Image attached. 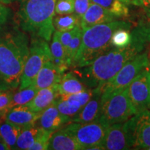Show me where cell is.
Returning <instances> with one entry per match:
<instances>
[{
  "label": "cell",
  "mask_w": 150,
  "mask_h": 150,
  "mask_svg": "<svg viewBox=\"0 0 150 150\" xmlns=\"http://www.w3.org/2000/svg\"><path fill=\"white\" fill-rule=\"evenodd\" d=\"M19 24L24 32L33 38H40L50 42L55 28L56 0H17Z\"/></svg>",
  "instance_id": "3"
},
{
  "label": "cell",
  "mask_w": 150,
  "mask_h": 150,
  "mask_svg": "<svg viewBox=\"0 0 150 150\" xmlns=\"http://www.w3.org/2000/svg\"><path fill=\"white\" fill-rule=\"evenodd\" d=\"M54 131H45L35 140L29 150H47L48 149L50 139Z\"/></svg>",
  "instance_id": "32"
},
{
  "label": "cell",
  "mask_w": 150,
  "mask_h": 150,
  "mask_svg": "<svg viewBox=\"0 0 150 150\" xmlns=\"http://www.w3.org/2000/svg\"><path fill=\"white\" fill-rule=\"evenodd\" d=\"M38 90L34 85L29 86L26 88L19 90L18 93H14L10 104V108L18 106L26 105L29 103L36 95Z\"/></svg>",
  "instance_id": "25"
},
{
  "label": "cell",
  "mask_w": 150,
  "mask_h": 150,
  "mask_svg": "<svg viewBox=\"0 0 150 150\" xmlns=\"http://www.w3.org/2000/svg\"><path fill=\"white\" fill-rule=\"evenodd\" d=\"M71 121L72 120L70 117L60 112L55 101L53 104L41 112V115L35 125L46 131H55Z\"/></svg>",
  "instance_id": "12"
},
{
  "label": "cell",
  "mask_w": 150,
  "mask_h": 150,
  "mask_svg": "<svg viewBox=\"0 0 150 150\" xmlns=\"http://www.w3.org/2000/svg\"><path fill=\"white\" fill-rule=\"evenodd\" d=\"M133 4L138 6L144 7V8H149L150 0H131Z\"/></svg>",
  "instance_id": "36"
},
{
  "label": "cell",
  "mask_w": 150,
  "mask_h": 150,
  "mask_svg": "<svg viewBox=\"0 0 150 150\" xmlns=\"http://www.w3.org/2000/svg\"><path fill=\"white\" fill-rule=\"evenodd\" d=\"M59 96L58 84H56L51 87L38 90L32 100L26 105L33 111L42 112L53 104Z\"/></svg>",
  "instance_id": "16"
},
{
  "label": "cell",
  "mask_w": 150,
  "mask_h": 150,
  "mask_svg": "<svg viewBox=\"0 0 150 150\" xmlns=\"http://www.w3.org/2000/svg\"><path fill=\"white\" fill-rule=\"evenodd\" d=\"M121 28L129 29L131 24L120 20H114L82 29L81 43L72 66L84 67L91 65L99 56L111 48L112 33Z\"/></svg>",
  "instance_id": "4"
},
{
  "label": "cell",
  "mask_w": 150,
  "mask_h": 150,
  "mask_svg": "<svg viewBox=\"0 0 150 150\" xmlns=\"http://www.w3.org/2000/svg\"><path fill=\"white\" fill-rule=\"evenodd\" d=\"M50 50H51L52 63L57 67L59 72L63 74L70 66L66 59L65 49L59 40V35L56 31H54L52 35Z\"/></svg>",
  "instance_id": "20"
},
{
  "label": "cell",
  "mask_w": 150,
  "mask_h": 150,
  "mask_svg": "<svg viewBox=\"0 0 150 150\" xmlns=\"http://www.w3.org/2000/svg\"><path fill=\"white\" fill-rule=\"evenodd\" d=\"M74 13V0H56L55 13L67 15Z\"/></svg>",
  "instance_id": "31"
},
{
  "label": "cell",
  "mask_w": 150,
  "mask_h": 150,
  "mask_svg": "<svg viewBox=\"0 0 150 150\" xmlns=\"http://www.w3.org/2000/svg\"><path fill=\"white\" fill-rule=\"evenodd\" d=\"M82 33H83V31H82V29L80 26L76 31V33L73 36L72 40H71L70 42L69 43L66 50H65L66 59L70 67L72 66L75 56H76L79 49L80 47L82 40Z\"/></svg>",
  "instance_id": "27"
},
{
  "label": "cell",
  "mask_w": 150,
  "mask_h": 150,
  "mask_svg": "<svg viewBox=\"0 0 150 150\" xmlns=\"http://www.w3.org/2000/svg\"><path fill=\"white\" fill-rule=\"evenodd\" d=\"M9 89H11V88L5 83L4 81H3L1 78H0V91H6V90H9Z\"/></svg>",
  "instance_id": "37"
},
{
  "label": "cell",
  "mask_w": 150,
  "mask_h": 150,
  "mask_svg": "<svg viewBox=\"0 0 150 150\" xmlns=\"http://www.w3.org/2000/svg\"><path fill=\"white\" fill-rule=\"evenodd\" d=\"M94 95V88H88L79 93L66 95H60L70 104L78 106L81 108L83 107L89 102Z\"/></svg>",
  "instance_id": "26"
},
{
  "label": "cell",
  "mask_w": 150,
  "mask_h": 150,
  "mask_svg": "<svg viewBox=\"0 0 150 150\" xmlns=\"http://www.w3.org/2000/svg\"><path fill=\"white\" fill-rule=\"evenodd\" d=\"M129 96L139 113L150 108V66L146 67L128 86Z\"/></svg>",
  "instance_id": "10"
},
{
  "label": "cell",
  "mask_w": 150,
  "mask_h": 150,
  "mask_svg": "<svg viewBox=\"0 0 150 150\" xmlns=\"http://www.w3.org/2000/svg\"><path fill=\"white\" fill-rule=\"evenodd\" d=\"M80 27V25L76 26V27L74 28V29L72 30H70V31H57L58 35H59V40L61 41V44L63 45V47L65 49V52L66 50V49L68 46L69 43L70 42L71 40L74 36L75 33H76V31H77L79 27Z\"/></svg>",
  "instance_id": "33"
},
{
  "label": "cell",
  "mask_w": 150,
  "mask_h": 150,
  "mask_svg": "<svg viewBox=\"0 0 150 150\" xmlns=\"http://www.w3.org/2000/svg\"><path fill=\"white\" fill-rule=\"evenodd\" d=\"M133 119L113 124L108 127L102 142L104 149L124 150L133 147Z\"/></svg>",
  "instance_id": "9"
},
{
  "label": "cell",
  "mask_w": 150,
  "mask_h": 150,
  "mask_svg": "<svg viewBox=\"0 0 150 150\" xmlns=\"http://www.w3.org/2000/svg\"><path fill=\"white\" fill-rule=\"evenodd\" d=\"M122 1H128V0H122Z\"/></svg>",
  "instance_id": "41"
},
{
  "label": "cell",
  "mask_w": 150,
  "mask_h": 150,
  "mask_svg": "<svg viewBox=\"0 0 150 150\" xmlns=\"http://www.w3.org/2000/svg\"><path fill=\"white\" fill-rule=\"evenodd\" d=\"M21 130V127L6 120L0 123V138L8 145L9 149H16L17 140Z\"/></svg>",
  "instance_id": "22"
},
{
  "label": "cell",
  "mask_w": 150,
  "mask_h": 150,
  "mask_svg": "<svg viewBox=\"0 0 150 150\" xmlns=\"http://www.w3.org/2000/svg\"><path fill=\"white\" fill-rule=\"evenodd\" d=\"M148 65H149V61L147 54L146 53L137 54L129 60L120 70L103 86L102 93H109L128 87L137 75Z\"/></svg>",
  "instance_id": "8"
},
{
  "label": "cell",
  "mask_w": 150,
  "mask_h": 150,
  "mask_svg": "<svg viewBox=\"0 0 150 150\" xmlns=\"http://www.w3.org/2000/svg\"><path fill=\"white\" fill-rule=\"evenodd\" d=\"M9 16H10V9L0 3V20L6 23Z\"/></svg>",
  "instance_id": "35"
},
{
  "label": "cell",
  "mask_w": 150,
  "mask_h": 150,
  "mask_svg": "<svg viewBox=\"0 0 150 150\" xmlns=\"http://www.w3.org/2000/svg\"><path fill=\"white\" fill-rule=\"evenodd\" d=\"M90 88L84 81L78 76L76 72H70L62 75L61 81L58 83L59 95L74 94Z\"/></svg>",
  "instance_id": "19"
},
{
  "label": "cell",
  "mask_w": 150,
  "mask_h": 150,
  "mask_svg": "<svg viewBox=\"0 0 150 150\" xmlns=\"http://www.w3.org/2000/svg\"><path fill=\"white\" fill-rule=\"evenodd\" d=\"M4 24H5L4 22H3L2 20H0V30H1V27H2V25H4Z\"/></svg>",
  "instance_id": "40"
},
{
  "label": "cell",
  "mask_w": 150,
  "mask_h": 150,
  "mask_svg": "<svg viewBox=\"0 0 150 150\" xmlns=\"http://www.w3.org/2000/svg\"><path fill=\"white\" fill-rule=\"evenodd\" d=\"M40 115L41 112L33 111L27 105H22L11 108L5 120L24 129L35 126Z\"/></svg>",
  "instance_id": "13"
},
{
  "label": "cell",
  "mask_w": 150,
  "mask_h": 150,
  "mask_svg": "<svg viewBox=\"0 0 150 150\" xmlns=\"http://www.w3.org/2000/svg\"><path fill=\"white\" fill-rule=\"evenodd\" d=\"M103 8L107 9L116 18H124L129 15V8L122 0H91Z\"/></svg>",
  "instance_id": "23"
},
{
  "label": "cell",
  "mask_w": 150,
  "mask_h": 150,
  "mask_svg": "<svg viewBox=\"0 0 150 150\" xmlns=\"http://www.w3.org/2000/svg\"><path fill=\"white\" fill-rule=\"evenodd\" d=\"M45 131L36 126L22 129L17 140L16 149L29 150L38 137Z\"/></svg>",
  "instance_id": "21"
},
{
  "label": "cell",
  "mask_w": 150,
  "mask_h": 150,
  "mask_svg": "<svg viewBox=\"0 0 150 150\" xmlns=\"http://www.w3.org/2000/svg\"><path fill=\"white\" fill-rule=\"evenodd\" d=\"M13 94L12 89L0 91V120H5L6 115L11 110L10 104Z\"/></svg>",
  "instance_id": "30"
},
{
  "label": "cell",
  "mask_w": 150,
  "mask_h": 150,
  "mask_svg": "<svg viewBox=\"0 0 150 150\" xmlns=\"http://www.w3.org/2000/svg\"><path fill=\"white\" fill-rule=\"evenodd\" d=\"M130 45L122 48H110L101 54L88 66L84 67L81 78L90 88L102 87L110 81L120 69L144 48L145 39L132 32Z\"/></svg>",
  "instance_id": "1"
},
{
  "label": "cell",
  "mask_w": 150,
  "mask_h": 150,
  "mask_svg": "<svg viewBox=\"0 0 150 150\" xmlns=\"http://www.w3.org/2000/svg\"><path fill=\"white\" fill-rule=\"evenodd\" d=\"M48 149L81 150L82 149L76 139L65 128L55 131L50 139Z\"/></svg>",
  "instance_id": "18"
},
{
  "label": "cell",
  "mask_w": 150,
  "mask_h": 150,
  "mask_svg": "<svg viewBox=\"0 0 150 150\" xmlns=\"http://www.w3.org/2000/svg\"><path fill=\"white\" fill-rule=\"evenodd\" d=\"M62 75L52 61H49L45 63L39 71L33 85L38 90L51 87L59 83Z\"/></svg>",
  "instance_id": "17"
},
{
  "label": "cell",
  "mask_w": 150,
  "mask_h": 150,
  "mask_svg": "<svg viewBox=\"0 0 150 150\" xmlns=\"http://www.w3.org/2000/svg\"><path fill=\"white\" fill-rule=\"evenodd\" d=\"M56 104L60 112L63 115L70 117L71 120L81 109L78 106L70 104L64 99L61 97V96H59L56 99Z\"/></svg>",
  "instance_id": "29"
},
{
  "label": "cell",
  "mask_w": 150,
  "mask_h": 150,
  "mask_svg": "<svg viewBox=\"0 0 150 150\" xmlns=\"http://www.w3.org/2000/svg\"><path fill=\"white\" fill-rule=\"evenodd\" d=\"M132 119L133 147L147 149L150 147V110L136 114Z\"/></svg>",
  "instance_id": "11"
},
{
  "label": "cell",
  "mask_w": 150,
  "mask_h": 150,
  "mask_svg": "<svg viewBox=\"0 0 150 150\" xmlns=\"http://www.w3.org/2000/svg\"><path fill=\"white\" fill-rule=\"evenodd\" d=\"M102 91L99 88H94V95L89 102L72 119V122L78 123H88L93 122L100 115Z\"/></svg>",
  "instance_id": "15"
},
{
  "label": "cell",
  "mask_w": 150,
  "mask_h": 150,
  "mask_svg": "<svg viewBox=\"0 0 150 150\" xmlns=\"http://www.w3.org/2000/svg\"><path fill=\"white\" fill-rule=\"evenodd\" d=\"M115 18L107 9L92 2L81 18L80 26L82 29H85L97 24L114 21Z\"/></svg>",
  "instance_id": "14"
},
{
  "label": "cell",
  "mask_w": 150,
  "mask_h": 150,
  "mask_svg": "<svg viewBox=\"0 0 150 150\" xmlns=\"http://www.w3.org/2000/svg\"><path fill=\"white\" fill-rule=\"evenodd\" d=\"M13 1H15V0H0V3L2 4H9Z\"/></svg>",
  "instance_id": "39"
},
{
  "label": "cell",
  "mask_w": 150,
  "mask_h": 150,
  "mask_svg": "<svg viewBox=\"0 0 150 150\" xmlns=\"http://www.w3.org/2000/svg\"><path fill=\"white\" fill-rule=\"evenodd\" d=\"M100 117L91 122L67 124L64 128L76 139L82 149H89L93 146L102 145L108 127Z\"/></svg>",
  "instance_id": "7"
},
{
  "label": "cell",
  "mask_w": 150,
  "mask_h": 150,
  "mask_svg": "<svg viewBox=\"0 0 150 150\" xmlns=\"http://www.w3.org/2000/svg\"><path fill=\"white\" fill-rule=\"evenodd\" d=\"M136 114V110L129 96L128 87L102 94L99 117L108 126L128 120Z\"/></svg>",
  "instance_id": "5"
},
{
  "label": "cell",
  "mask_w": 150,
  "mask_h": 150,
  "mask_svg": "<svg viewBox=\"0 0 150 150\" xmlns=\"http://www.w3.org/2000/svg\"><path fill=\"white\" fill-rule=\"evenodd\" d=\"M9 148L8 145L0 138V150H8Z\"/></svg>",
  "instance_id": "38"
},
{
  "label": "cell",
  "mask_w": 150,
  "mask_h": 150,
  "mask_svg": "<svg viewBox=\"0 0 150 150\" xmlns=\"http://www.w3.org/2000/svg\"><path fill=\"white\" fill-rule=\"evenodd\" d=\"M91 3V0H74V13L81 18Z\"/></svg>",
  "instance_id": "34"
},
{
  "label": "cell",
  "mask_w": 150,
  "mask_h": 150,
  "mask_svg": "<svg viewBox=\"0 0 150 150\" xmlns=\"http://www.w3.org/2000/svg\"><path fill=\"white\" fill-rule=\"evenodd\" d=\"M49 61H52V54L47 41L33 38L29 46V54L24 65L19 90L33 85L39 71Z\"/></svg>",
  "instance_id": "6"
},
{
  "label": "cell",
  "mask_w": 150,
  "mask_h": 150,
  "mask_svg": "<svg viewBox=\"0 0 150 150\" xmlns=\"http://www.w3.org/2000/svg\"><path fill=\"white\" fill-rule=\"evenodd\" d=\"M29 54V40L23 31L13 29L0 33V78L11 89L20 86Z\"/></svg>",
  "instance_id": "2"
},
{
  "label": "cell",
  "mask_w": 150,
  "mask_h": 150,
  "mask_svg": "<svg viewBox=\"0 0 150 150\" xmlns=\"http://www.w3.org/2000/svg\"><path fill=\"white\" fill-rule=\"evenodd\" d=\"M132 42V35L127 29H119L112 33L111 37L112 46L117 48L126 47Z\"/></svg>",
  "instance_id": "28"
},
{
  "label": "cell",
  "mask_w": 150,
  "mask_h": 150,
  "mask_svg": "<svg viewBox=\"0 0 150 150\" xmlns=\"http://www.w3.org/2000/svg\"><path fill=\"white\" fill-rule=\"evenodd\" d=\"M81 18L74 13L67 15H58L54 18V26L56 31H67L80 25Z\"/></svg>",
  "instance_id": "24"
}]
</instances>
